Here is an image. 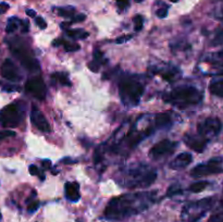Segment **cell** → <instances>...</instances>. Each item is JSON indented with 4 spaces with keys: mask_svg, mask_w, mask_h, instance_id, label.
I'll return each mask as SVG.
<instances>
[{
    "mask_svg": "<svg viewBox=\"0 0 223 222\" xmlns=\"http://www.w3.org/2000/svg\"><path fill=\"white\" fill-rule=\"evenodd\" d=\"M156 193H133L112 198L105 209V218L109 220H123L143 212L155 201Z\"/></svg>",
    "mask_w": 223,
    "mask_h": 222,
    "instance_id": "6da1fadb",
    "label": "cell"
},
{
    "mask_svg": "<svg viewBox=\"0 0 223 222\" xmlns=\"http://www.w3.org/2000/svg\"><path fill=\"white\" fill-rule=\"evenodd\" d=\"M157 179V172L144 163L127 166L120 171L119 184L129 188H146L154 184Z\"/></svg>",
    "mask_w": 223,
    "mask_h": 222,
    "instance_id": "7a4b0ae2",
    "label": "cell"
},
{
    "mask_svg": "<svg viewBox=\"0 0 223 222\" xmlns=\"http://www.w3.org/2000/svg\"><path fill=\"white\" fill-rule=\"evenodd\" d=\"M163 100L181 109H185L189 106L199 104L202 100V94L197 88L192 87V86L179 87L164 96Z\"/></svg>",
    "mask_w": 223,
    "mask_h": 222,
    "instance_id": "3957f363",
    "label": "cell"
},
{
    "mask_svg": "<svg viewBox=\"0 0 223 222\" xmlns=\"http://www.w3.org/2000/svg\"><path fill=\"white\" fill-rule=\"evenodd\" d=\"M144 85L135 79H126L119 85L120 98L127 107L137 106L144 94Z\"/></svg>",
    "mask_w": 223,
    "mask_h": 222,
    "instance_id": "277c9868",
    "label": "cell"
},
{
    "mask_svg": "<svg viewBox=\"0 0 223 222\" xmlns=\"http://www.w3.org/2000/svg\"><path fill=\"white\" fill-rule=\"evenodd\" d=\"M22 121V112L16 104L6 106L0 110V124L3 127H15Z\"/></svg>",
    "mask_w": 223,
    "mask_h": 222,
    "instance_id": "5b68a950",
    "label": "cell"
},
{
    "mask_svg": "<svg viewBox=\"0 0 223 222\" xmlns=\"http://www.w3.org/2000/svg\"><path fill=\"white\" fill-rule=\"evenodd\" d=\"M222 129V123L217 118H208L197 125V133L208 142L216 137Z\"/></svg>",
    "mask_w": 223,
    "mask_h": 222,
    "instance_id": "8992f818",
    "label": "cell"
},
{
    "mask_svg": "<svg viewBox=\"0 0 223 222\" xmlns=\"http://www.w3.org/2000/svg\"><path fill=\"white\" fill-rule=\"evenodd\" d=\"M10 49H11V52L14 55V57H15V58L21 62V64L23 65L24 68H26L28 71H38L39 70V63L37 62L36 59L31 55L30 51L26 50L24 47L15 45V46L10 47Z\"/></svg>",
    "mask_w": 223,
    "mask_h": 222,
    "instance_id": "52a82bcc",
    "label": "cell"
},
{
    "mask_svg": "<svg viewBox=\"0 0 223 222\" xmlns=\"http://www.w3.org/2000/svg\"><path fill=\"white\" fill-rule=\"evenodd\" d=\"M221 159H211L205 163H200L193 168L191 171V175L193 178H201V176L211 175V174L220 173L223 171V168L221 166Z\"/></svg>",
    "mask_w": 223,
    "mask_h": 222,
    "instance_id": "ba28073f",
    "label": "cell"
},
{
    "mask_svg": "<svg viewBox=\"0 0 223 222\" xmlns=\"http://www.w3.org/2000/svg\"><path fill=\"white\" fill-rule=\"evenodd\" d=\"M177 144L170 139H162L156 145H154L149 150V156L152 159H160L169 154L173 153Z\"/></svg>",
    "mask_w": 223,
    "mask_h": 222,
    "instance_id": "9c48e42d",
    "label": "cell"
},
{
    "mask_svg": "<svg viewBox=\"0 0 223 222\" xmlns=\"http://www.w3.org/2000/svg\"><path fill=\"white\" fill-rule=\"evenodd\" d=\"M25 90L38 100H45L47 95V87L40 77H34L26 82Z\"/></svg>",
    "mask_w": 223,
    "mask_h": 222,
    "instance_id": "30bf717a",
    "label": "cell"
},
{
    "mask_svg": "<svg viewBox=\"0 0 223 222\" xmlns=\"http://www.w3.org/2000/svg\"><path fill=\"white\" fill-rule=\"evenodd\" d=\"M31 121H32V124L36 126L39 131L44 133L50 132V125H49L46 117L43 114V112L39 110L36 105H33L32 109H31Z\"/></svg>",
    "mask_w": 223,
    "mask_h": 222,
    "instance_id": "8fae6325",
    "label": "cell"
},
{
    "mask_svg": "<svg viewBox=\"0 0 223 222\" xmlns=\"http://www.w3.org/2000/svg\"><path fill=\"white\" fill-rule=\"evenodd\" d=\"M0 74L3 79L10 82H20L22 80L21 74L19 72L16 65L10 59H6L5 62L2 63L0 68Z\"/></svg>",
    "mask_w": 223,
    "mask_h": 222,
    "instance_id": "7c38bea8",
    "label": "cell"
},
{
    "mask_svg": "<svg viewBox=\"0 0 223 222\" xmlns=\"http://www.w3.org/2000/svg\"><path fill=\"white\" fill-rule=\"evenodd\" d=\"M184 142L187 145V147L193 149L196 153H202L206 149V146H207L208 143L207 139H205L198 133L196 135H186Z\"/></svg>",
    "mask_w": 223,
    "mask_h": 222,
    "instance_id": "4fadbf2b",
    "label": "cell"
},
{
    "mask_svg": "<svg viewBox=\"0 0 223 222\" xmlns=\"http://www.w3.org/2000/svg\"><path fill=\"white\" fill-rule=\"evenodd\" d=\"M193 161V156L188 153H182L177 155L174 159L171 161L170 168L173 170H181L184 169Z\"/></svg>",
    "mask_w": 223,
    "mask_h": 222,
    "instance_id": "5bb4252c",
    "label": "cell"
},
{
    "mask_svg": "<svg viewBox=\"0 0 223 222\" xmlns=\"http://www.w3.org/2000/svg\"><path fill=\"white\" fill-rule=\"evenodd\" d=\"M78 184L77 182H68L64 185V193L65 197L68 200L72 201V203H76L80 199V190H78Z\"/></svg>",
    "mask_w": 223,
    "mask_h": 222,
    "instance_id": "9a60e30c",
    "label": "cell"
},
{
    "mask_svg": "<svg viewBox=\"0 0 223 222\" xmlns=\"http://www.w3.org/2000/svg\"><path fill=\"white\" fill-rule=\"evenodd\" d=\"M62 45L63 48H64L65 51H78L81 49V46L76 43H69L65 42L64 39H56L55 42L52 43V46L57 47Z\"/></svg>",
    "mask_w": 223,
    "mask_h": 222,
    "instance_id": "2e32d148",
    "label": "cell"
},
{
    "mask_svg": "<svg viewBox=\"0 0 223 222\" xmlns=\"http://www.w3.org/2000/svg\"><path fill=\"white\" fill-rule=\"evenodd\" d=\"M171 122V116L166 112H161V113L156 114L155 117V126L156 127H163L168 125Z\"/></svg>",
    "mask_w": 223,
    "mask_h": 222,
    "instance_id": "e0dca14e",
    "label": "cell"
},
{
    "mask_svg": "<svg viewBox=\"0 0 223 222\" xmlns=\"http://www.w3.org/2000/svg\"><path fill=\"white\" fill-rule=\"evenodd\" d=\"M50 76L55 82L60 83V85L71 86V81L69 80V76H68L67 73H63V72H57V73L51 74Z\"/></svg>",
    "mask_w": 223,
    "mask_h": 222,
    "instance_id": "ac0fdd59",
    "label": "cell"
},
{
    "mask_svg": "<svg viewBox=\"0 0 223 222\" xmlns=\"http://www.w3.org/2000/svg\"><path fill=\"white\" fill-rule=\"evenodd\" d=\"M209 90L212 95L218 96L220 98H223V80H220V81H217L211 83L209 87Z\"/></svg>",
    "mask_w": 223,
    "mask_h": 222,
    "instance_id": "d6986e66",
    "label": "cell"
},
{
    "mask_svg": "<svg viewBox=\"0 0 223 222\" xmlns=\"http://www.w3.org/2000/svg\"><path fill=\"white\" fill-rule=\"evenodd\" d=\"M67 35L73 39H84L86 37H88V33L83 30H67Z\"/></svg>",
    "mask_w": 223,
    "mask_h": 222,
    "instance_id": "ffe728a7",
    "label": "cell"
},
{
    "mask_svg": "<svg viewBox=\"0 0 223 222\" xmlns=\"http://www.w3.org/2000/svg\"><path fill=\"white\" fill-rule=\"evenodd\" d=\"M208 185H209V183L206 182V181H198V182L193 183L188 187V190L192 193H200L202 191H205Z\"/></svg>",
    "mask_w": 223,
    "mask_h": 222,
    "instance_id": "44dd1931",
    "label": "cell"
},
{
    "mask_svg": "<svg viewBox=\"0 0 223 222\" xmlns=\"http://www.w3.org/2000/svg\"><path fill=\"white\" fill-rule=\"evenodd\" d=\"M19 23H21V21L18 20L16 18H9L8 25H7V27H6V32L7 33H14L16 31V28L19 27Z\"/></svg>",
    "mask_w": 223,
    "mask_h": 222,
    "instance_id": "7402d4cb",
    "label": "cell"
},
{
    "mask_svg": "<svg viewBox=\"0 0 223 222\" xmlns=\"http://www.w3.org/2000/svg\"><path fill=\"white\" fill-rule=\"evenodd\" d=\"M176 72H177V70L175 71V70H168V71H164V72H160V75H161V77L163 80H166V81H168V82H172V81H174L175 79H176Z\"/></svg>",
    "mask_w": 223,
    "mask_h": 222,
    "instance_id": "603a6c76",
    "label": "cell"
},
{
    "mask_svg": "<svg viewBox=\"0 0 223 222\" xmlns=\"http://www.w3.org/2000/svg\"><path fill=\"white\" fill-rule=\"evenodd\" d=\"M58 14L63 18H73L74 9L73 8H61L58 10Z\"/></svg>",
    "mask_w": 223,
    "mask_h": 222,
    "instance_id": "cb8c5ba5",
    "label": "cell"
},
{
    "mask_svg": "<svg viewBox=\"0 0 223 222\" xmlns=\"http://www.w3.org/2000/svg\"><path fill=\"white\" fill-rule=\"evenodd\" d=\"M134 22V30L135 32H139L142 28H143V23H144V18L142 15H136L135 18H133Z\"/></svg>",
    "mask_w": 223,
    "mask_h": 222,
    "instance_id": "d4e9b609",
    "label": "cell"
},
{
    "mask_svg": "<svg viewBox=\"0 0 223 222\" xmlns=\"http://www.w3.org/2000/svg\"><path fill=\"white\" fill-rule=\"evenodd\" d=\"M223 44V30L219 31L216 34V37L212 39V46H219Z\"/></svg>",
    "mask_w": 223,
    "mask_h": 222,
    "instance_id": "484cf974",
    "label": "cell"
},
{
    "mask_svg": "<svg viewBox=\"0 0 223 222\" xmlns=\"http://www.w3.org/2000/svg\"><path fill=\"white\" fill-rule=\"evenodd\" d=\"M12 136H15V132L12 131V130H3V131H0V142L8 138V137H12Z\"/></svg>",
    "mask_w": 223,
    "mask_h": 222,
    "instance_id": "4316f807",
    "label": "cell"
},
{
    "mask_svg": "<svg viewBox=\"0 0 223 222\" xmlns=\"http://www.w3.org/2000/svg\"><path fill=\"white\" fill-rule=\"evenodd\" d=\"M0 86H1V87H2V89L6 90V92H14V90H19V89H20L18 86L12 85V84L5 83V82H0Z\"/></svg>",
    "mask_w": 223,
    "mask_h": 222,
    "instance_id": "83f0119b",
    "label": "cell"
},
{
    "mask_svg": "<svg viewBox=\"0 0 223 222\" xmlns=\"http://www.w3.org/2000/svg\"><path fill=\"white\" fill-rule=\"evenodd\" d=\"M94 60L96 61V62H98L99 64H102V63L105 62L104 60V55H102V52L99 50H95L94 51Z\"/></svg>",
    "mask_w": 223,
    "mask_h": 222,
    "instance_id": "f1b7e54d",
    "label": "cell"
},
{
    "mask_svg": "<svg viewBox=\"0 0 223 222\" xmlns=\"http://www.w3.org/2000/svg\"><path fill=\"white\" fill-rule=\"evenodd\" d=\"M208 222H223V209L221 212H218L216 215L211 216Z\"/></svg>",
    "mask_w": 223,
    "mask_h": 222,
    "instance_id": "f546056e",
    "label": "cell"
},
{
    "mask_svg": "<svg viewBox=\"0 0 223 222\" xmlns=\"http://www.w3.org/2000/svg\"><path fill=\"white\" fill-rule=\"evenodd\" d=\"M88 69L90 70L92 72H98L99 71V68H100V64H99L98 62H96L95 60L90 61V62H88Z\"/></svg>",
    "mask_w": 223,
    "mask_h": 222,
    "instance_id": "4dcf8cb0",
    "label": "cell"
},
{
    "mask_svg": "<svg viewBox=\"0 0 223 222\" xmlns=\"http://www.w3.org/2000/svg\"><path fill=\"white\" fill-rule=\"evenodd\" d=\"M36 24L40 30H45L47 27V23L42 16H36Z\"/></svg>",
    "mask_w": 223,
    "mask_h": 222,
    "instance_id": "1f68e13d",
    "label": "cell"
},
{
    "mask_svg": "<svg viewBox=\"0 0 223 222\" xmlns=\"http://www.w3.org/2000/svg\"><path fill=\"white\" fill-rule=\"evenodd\" d=\"M38 207H39V201L37 200L32 201V203L28 204V207H27L28 212H35V211L38 209Z\"/></svg>",
    "mask_w": 223,
    "mask_h": 222,
    "instance_id": "d6a6232c",
    "label": "cell"
},
{
    "mask_svg": "<svg viewBox=\"0 0 223 222\" xmlns=\"http://www.w3.org/2000/svg\"><path fill=\"white\" fill-rule=\"evenodd\" d=\"M132 35H124V36H121V37H118L117 39H115V43L117 44H123V43L127 42L132 38Z\"/></svg>",
    "mask_w": 223,
    "mask_h": 222,
    "instance_id": "836d02e7",
    "label": "cell"
},
{
    "mask_svg": "<svg viewBox=\"0 0 223 222\" xmlns=\"http://www.w3.org/2000/svg\"><path fill=\"white\" fill-rule=\"evenodd\" d=\"M156 14H157V16L160 18H166L167 14H168V9H167V8H161V9H158L156 12Z\"/></svg>",
    "mask_w": 223,
    "mask_h": 222,
    "instance_id": "e575fe53",
    "label": "cell"
},
{
    "mask_svg": "<svg viewBox=\"0 0 223 222\" xmlns=\"http://www.w3.org/2000/svg\"><path fill=\"white\" fill-rule=\"evenodd\" d=\"M28 171L32 175H39V170L35 164H31L30 168H28Z\"/></svg>",
    "mask_w": 223,
    "mask_h": 222,
    "instance_id": "d590c367",
    "label": "cell"
},
{
    "mask_svg": "<svg viewBox=\"0 0 223 222\" xmlns=\"http://www.w3.org/2000/svg\"><path fill=\"white\" fill-rule=\"evenodd\" d=\"M86 18V15L85 14H78V15L74 16L73 18H72V22H83L84 20Z\"/></svg>",
    "mask_w": 223,
    "mask_h": 222,
    "instance_id": "8d00e7d4",
    "label": "cell"
},
{
    "mask_svg": "<svg viewBox=\"0 0 223 222\" xmlns=\"http://www.w3.org/2000/svg\"><path fill=\"white\" fill-rule=\"evenodd\" d=\"M117 2H118L119 8L124 9V8H126L127 5H129V0H117Z\"/></svg>",
    "mask_w": 223,
    "mask_h": 222,
    "instance_id": "74e56055",
    "label": "cell"
},
{
    "mask_svg": "<svg viewBox=\"0 0 223 222\" xmlns=\"http://www.w3.org/2000/svg\"><path fill=\"white\" fill-rule=\"evenodd\" d=\"M21 25H22V33H27L30 25H28L27 21H21Z\"/></svg>",
    "mask_w": 223,
    "mask_h": 222,
    "instance_id": "f35d334b",
    "label": "cell"
},
{
    "mask_svg": "<svg viewBox=\"0 0 223 222\" xmlns=\"http://www.w3.org/2000/svg\"><path fill=\"white\" fill-rule=\"evenodd\" d=\"M42 166H44V169H49L51 166V163L49 160H44V161H42Z\"/></svg>",
    "mask_w": 223,
    "mask_h": 222,
    "instance_id": "ab89813d",
    "label": "cell"
},
{
    "mask_svg": "<svg viewBox=\"0 0 223 222\" xmlns=\"http://www.w3.org/2000/svg\"><path fill=\"white\" fill-rule=\"evenodd\" d=\"M26 14H27L28 16H31V18H36V12L32 9L26 10Z\"/></svg>",
    "mask_w": 223,
    "mask_h": 222,
    "instance_id": "60d3db41",
    "label": "cell"
},
{
    "mask_svg": "<svg viewBox=\"0 0 223 222\" xmlns=\"http://www.w3.org/2000/svg\"><path fill=\"white\" fill-rule=\"evenodd\" d=\"M171 2H177V0H170Z\"/></svg>",
    "mask_w": 223,
    "mask_h": 222,
    "instance_id": "b9f144b4",
    "label": "cell"
},
{
    "mask_svg": "<svg viewBox=\"0 0 223 222\" xmlns=\"http://www.w3.org/2000/svg\"><path fill=\"white\" fill-rule=\"evenodd\" d=\"M0 219H1V215H0Z\"/></svg>",
    "mask_w": 223,
    "mask_h": 222,
    "instance_id": "7bdbcfd3",
    "label": "cell"
},
{
    "mask_svg": "<svg viewBox=\"0 0 223 222\" xmlns=\"http://www.w3.org/2000/svg\"><path fill=\"white\" fill-rule=\"evenodd\" d=\"M222 15H223V14H222Z\"/></svg>",
    "mask_w": 223,
    "mask_h": 222,
    "instance_id": "ee69618b",
    "label": "cell"
}]
</instances>
